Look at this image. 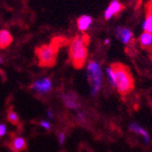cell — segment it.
Returning <instances> with one entry per match:
<instances>
[{
	"instance_id": "18",
	"label": "cell",
	"mask_w": 152,
	"mask_h": 152,
	"mask_svg": "<svg viewBox=\"0 0 152 152\" xmlns=\"http://www.w3.org/2000/svg\"><path fill=\"white\" fill-rule=\"evenodd\" d=\"M65 140H66V135H65V133H63V132L58 133V143L62 146L64 144Z\"/></svg>"
},
{
	"instance_id": "4",
	"label": "cell",
	"mask_w": 152,
	"mask_h": 152,
	"mask_svg": "<svg viewBox=\"0 0 152 152\" xmlns=\"http://www.w3.org/2000/svg\"><path fill=\"white\" fill-rule=\"evenodd\" d=\"M57 47L54 44L41 46L37 50V58L39 64L43 66H51L56 62L57 58Z\"/></svg>"
},
{
	"instance_id": "14",
	"label": "cell",
	"mask_w": 152,
	"mask_h": 152,
	"mask_svg": "<svg viewBox=\"0 0 152 152\" xmlns=\"http://www.w3.org/2000/svg\"><path fill=\"white\" fill-rule=\"evenodd\" d=\"M140 44L143 48H149L152 46V34L144 32L140 36Z\"/></svg>"
},
{
	"instance_id": "8",
	"label": "cell",
	"mask_w": 152,
	"mask_h": 152,
	"mask_svg": "<svg viewBox=\"0 0 152 152\" xmlns=\"http://www.w3.org/2000/svg\"><path fill=\"white\" fill-rule=\"evenodd\" d=\"M63 101L66 107L71 109H77L79 107V103L77 101V98L75 94H65L63 96Z\"/></svg>"
},
{
	"instance_id": "19",
	"label": "cell",
	"mask_w": 152,
	"mask_h": 152,
	"mask_svg": "<svg viewBox=\"0 0 152 152\" xmlns=\"http://www.w3.org/2000/svg\"><path fill=\"white\" fill-rule=\"evenodd\" d=\"M7 132V127L4 124H0V137H3L5 136Z\"/></svg>"
},
{
	"instance_id": "11",
	"label": "cell",
	"mask_w": 152,
	"mask_h": 152,
	"mask_svg": "<svg viewBox=\"0 0 152 152\" xmlns=\"http://www.w3.org/2000/svg\"><path fill=\"white\" fill-rule=\"evenodd\" d=\"M129 129L132 131V132H135V133H137V134H140L143 137V140L145 141V143H148L149 141V135L148 134V132L142 129L139 124H137V123H132L130 124V126H129Z\"/></svg>"
},
{
	"instance_id": "6",
	"label": "cell",
	"mask_w": 152,
	"mask_h": 152,
	"mask_svg": "<svg viewBox=\"0 0 152 152\" xmlns=\"http://www.w3.org/2000/svg\"><path fill=\"white\" fill-rule=\"evenodd\" d=\"M122 9H123V6L118 0H113V1L109 4L107 8L105 10L104 17L106 19H110L114 15L118 14Z\"/></svg>"
},
{
	"instance_id": "10",
	"label": "cell",
	"mask_w": 152,
	"mask_h": 152,
	"mask_svg": "<svg viewBox=\"0 0 152 152\" xmlns=\"http://www.w3.org/2000/svg\"><path fill=\"white\" fill-rule=\"evenodd\" d=\"M77 28L80 31H86L92 24V18L88 15H83L77 19Z\"/></svg>"
},
{
	"instance_id": "1",
	"label": "cell",
	"mask_w": 152,
	"mask_h": 152,
	"mask_svg": "<svg viewBox=\"0 0 152 152\" xmlns=\"http://www.w3.org/2000/svg\"><path fill=\"white\" fill-rule=\"evenodd\" d=\"M88 37H77L69 45V56L73 66L79 68L85 65L88 58Z\"/></svg>"
},
{
	"instance_id": "3",
	"label": "cell",
	"mask_w": 152,
	"mask_h": 152,
	"mask_svg": "<svg viewBox=\"0 0 152 152\" xmlns=\"http://www.w3.org/2000/svg\"><path fill=\"white\" fill-rule=\"evenodd\" d=\"M87 76L92 96H96L101 87L102 70L99 62L90 61L87 66Z\"/></svg>"
},
{
	"instance_id": "12",
	"label": "cell",
	"mask_w": 152,
	"mask_h": 152,
	"mask_svg": "<svg viewBox=\"0 0 152 152\" xmlns=\"http://www.w3.org/2000/svg\"><path fill=\"white\" fill-rule=\"evenodd\" d=\"M143 28L145 32L152 34V4L148 7V14L145 22L143 23Z\"/></svg>"
},
{
	"instance_id": "16",
	"label": "cell",
	"mask_w": 152,
	"mask_h": 152,
	"mask_svg": "<svg viewBox=\"0 0 152 152\" xmlns=\"http://www.w3.org/2000/svg\"><path fill=\"white\" fill-rule=\"evenodd\" d=\"M7 119L9 122H11L14 125H16V124L18 123V116L16 112L14 111H10L7 115Z\"/></svg>"
},
{
	"instance_id": "20",
	"label": "cell",
	"mask_w": 152,
	"mask_h": 152,
	"mask_svg": "<svg viewBox=\"0 0 152 152\" xmlns=\"http://www.w3.org/2000/svg\"><path fill=\"white\" fill-rule=\"evenodd\" d=\"M47 115L49 118H54V115H53V112L51 111V110H48L47 111Z\"/></svg>"
},
{
	"instance_id": "15",
	"label": "cell",
	"mask_w": 152,
	"mask_h": 152,
	"mask_svg": "<svg viewBox=\"0 0 152 152\" xmlns=\"http://www.w3.org/2000/svg\"><path fill=\"white\" fill-rule=\"evenodd\" d=\"M107 76L108 77L109 82L116 88V75H115V71L112 66H110L107 68Z\"/></svg>"
},
{
	"instance_id": "17",
	"label": "cell",
	"mask_w": 152,
	"mask_h": 152,
	"mask_svg": "<svg viewBox=\"0 0 152 152\" xmlns=\"http://www.w3.org/2000/svg\"><path fill=\"white\" fill-rule=\"evenodd\" d=\"M40 126L42 128H44L45 129H47V130H49L51 129V124L48 121H46V120L40 121Z\"/></svg>"
},
{
	"instance_id": "22",
	"label": "cell",
	"mask_w": 152,
	"mask_h": 152,
	"mask_svg": "<svg viewBox=\"0 0 152 152\" xmlns=\"http://www.w3.org/2000/svg\"><path fill=\"white\" fill-rule=\"evenodd\" d=\"M1 61H2V59H1V57H0V63H1Z\"/></svg>"
},
{
	"instance_id": "2",
	"label": "cell",
	"mask_w": 152,
	"mask_h": 152,
	"mask_svg": "<svg viewBox=\"0 0 152 152\" xmlns=\"http://www.w3.org/2000/svg\"><path fill=\"white\" fill-rule=\"evenodd\" d=\"M116 75V88L122 96L129 95L134 88V80L129 68L120 63L111 65Z\"/></svg>"
},
{
	"instance_id": "7",
	"label": "cell",
	"mask_w": 152,
	"mask_h": 152,
	"mask_svg": "<svg viewBox=\"0 0 152 152\" xmlns=\"http://www.w3.org/2000/svg\"><path fill=\"white\" fill-rule=\"evenodd\" d=\"M116 35L123 44H129L132 39V32L127 27H118L116 29Z\"/></svg>"
},
{
	"instance_id": "13",
	"label": "cell",
	"mask_w": 152,
	"mask_h": 152,
	"mask_svg": "<svg viewBox=\"0 0 152 152\" xmlns=\"http://www.w3.org/2000/svg\"><path fill=\"white\" fill-rule=\"evenodd\" d=\"M26 141L25 140V139L20 137L14 140L11 144V148L15 152L22 151L26 148Z\"/></svg>"
},
{
	"instance_id": "21",
	"label": "cell",
	"mask_w": 152,
	"mask_h": 152,
	"mask_svg": "<svg viewBox=\"0 0 152 152\" xmlns=\"http://www.w3.org/2000/svg\"><path fill=\"white\" fill-rule=\"evenodd\" d=\"M104 43H105L106 45H107V44H108V43H109V39H106V40L104 41Z\"/></svg>"
},
{
	"instance_id": "9",
	"label": "cell",
	"mask_w": 152,
	"mask_h": 152,
	"mask_svg": "<svg viewBox=\"0 0 152 152\" xmlns=\"http://www.w3.org/2000/svg\"><path fill=\"white\" fill-rule=\"evenodd\" d=\"M13 41L11 33L7 29L0 30V48H7Z\"/></svg>"
},
{
	"instance_id": "5",
	"label": "cell",
	"mask_w": 152,
	"mask_h": 152,
	"mask_svg": "<svg viewBox=\"0 0 152 152\" xmlns=\"http://www.w3.org/2000/svg\"><path fill=\"white\" fill-rule=\"evenodd\" d=\"M53 87V83L52 80L48 77H43L36 80L33 85L31 87V88L38 94H47L48 92L51 91Z\"/></svg>"
}]
</instances>
